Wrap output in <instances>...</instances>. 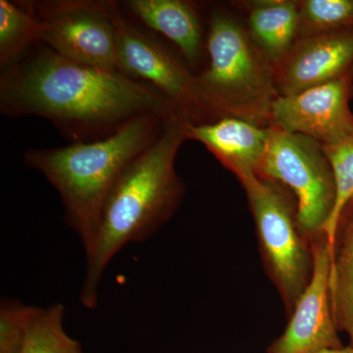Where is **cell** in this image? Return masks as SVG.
<instances>
[{
    "label": "cell",
    "instance_id": "1",
    "mask_svg": "<svg viewBox=\"0 0 353 353\" xmlns=\"http://www.w3.org/2000/svg\"><path fill=\"white\" fill-rule=\"evenodd\" d=\"M38 44L3 68V115L46 118L74 143L106 138L143 114L187 121L152 85L115 70L79 63Z\"/></svg>",
    "mask_w": 353,
    "mask_h": 353
},
{
    "label": "cell",
    "instance_id": "2",
    "mask_svg": "<svg viewBox=\"0 0 353 353\" xmlns=\"http://www.w3.org/2000/svg\"><path fill=\"white\" fill-rule=\"evenodd\" d=\"M188 121L164 125L152 145L139 153L117 179L102 205L94 245L87 253L81 303L99 304L102 276L114 257L130 243L148 240L175 213L185 187L176 174L175 160L187 141Z\"/></svg>",
    "mask_w": 353,
    "mask_h": 353
},
{
    "label": "cell",
    "instance_id": "3",
    "mask_svg": "<svg viewBox=\"0 0 353 353\" xmlns=\"http://www.w3.org/2000/svg\"><path fill=\"white\" fill-rule=\"evenodd\" d=\"M167 122L155 114H143L106 138L26 152V165L43 174L61 197L65 221L80 238L85 253L94 245L111 188Z\"/></svg>",
    "mask_w": 353,
    "mask_h": 353
},
{
    "label": "cell",
    "instance_id": "4",
    "mask_svg": "<svg viewBox=\"0 0 353 353\" xmlns=\"http://www.w3.org/2000/svg\"><path fill=\"white\" fill-rule=\"evenodd\" d=\"M205 46L208 66L196 79L208 122L234 117L270 126L272 108L280 97L275 66L248 30L230 14L215 11Z\"/></svg>",
    "mask_w": 353,
    "mask_h": 353
},
{
    "label": "cell",
    "instance_id": "5",
    "mask_svg": "<svg viewBox=\"0 0 353 353\" xmlns=\"http://www.w3.org/2000/svg\"><path fill=\"white\" fill-rule=\"evenodd\" d=\"M236 178L248 197L265 270L290 316L313 270L312 246L310 239L299 229L296 199L283 185L253 172Z\"/></svg>",
    "mask_w": 353,
    "mask_h": 353
},
{
    "label": "cell",
    "instance_id": "6",
    "mask_svg": "<svg viewBox=\"0 0 353 353\" xmlns=\"http://www.w3.org/2000/svg\"><path fill=\"white\" fill-rule=\"evenodd\" d=\"M256 175L289 188L299 229L308 239L324 232L336 201L331 165L321 143L270 125Z\"/></svg>",
    "mask_w": 353,
    "mask_h": 353
},
{
    "label": "cell",
    "instance_id": "7",
    "mask_svg": "<svg viewBox=\"0 0 353 353\" xmlns=\"http://www.w3.org/2000/svg\"><path fill=\"white\" fill-rule=\"evenodd\" d=\"M121 73L152 85L192 124L208 123L196 75L161 41L134 24L118 2L110 1Z\"/></svg>",
    "mask_w": 353,
    "mask_h": 353
},
{
    "label": "cell",
    "instance_id": "8",
    "mask_svg": "<svg viewBox=\"0 0 353 353\" xmlns=\"http://www.w3.org/2000/svg\"><path fill=\"white\" fill-rule=\"evenodd\" d=\"M29 3L43 27L41 43L79 63L120 72L109 0H41Z\"/></svg>",
    "mask_w": 353,
    "mask_h": 353
},
{
    "label": "cell",
    "instance_id": "9",
    "mask_svg": "<svg viewBox=\"0 0 353 353\" xmlns=\"http://www.w3.org/2000/svg\"><path fill=\"white\" fill-rule=\"evenodd\" d=\"M313 270L310 281L290 315L282 336L268 353H313L343 347L334 322L331 297L334 250L324 232L310 238Z\"/></svg>",
    "mask_w": 353,
    "mask_h": 353
},
{
    "label": "cell",
    "instance_id": "10",
    "mask_svg": "<svg viewBox=\"0 0 353 353\" xmlns=\"http://www.w3.org/2000/svg\"><path fill=\"white\" fill-rule=\"evenodd\" d=\"M352 94L353 69L299 94L280 95L272 108L270 125L309 137L322 145L338 143L353 132Z\"/></svg>",
    "mask_w": 353,
    "mask_h": 353
},
{
    "label": "cell",
    "instance_id": "11",
    "mask_svg": "<svg viewBox=\"0 0 353 353\" xmlns=\"http://www.w3.org/2000/svg\"><path fill=\"white\" fill-rule=\"evenodd\" d=\"M353 69V28L299 38L275 67L279 94L289 97Z\"/></svg>",
    "mask_w": 353,
    "mask_h": 353
},
{
    "label": "cell",
    "instance_id": "12",
    "mask_svg": "<svg viewBox=\"0 0 353 353\" xmlns=\"http://www.w3.org/2000/svg\"><path fill=\"white\" fill-rule=\"evenodd\" d=\"M188 139L202 143L234 176L256 174L268 143L269 127L239 118L225 117L212 122L187 123Z\"/></svg>",
    "mask_w": 353,
    "mask_h": 353
},
{
    "label": "cell",
    "instance_id": "13",
    "mask_svg": "<svg viewBox=\"0 0 353 353\" xmlns=\"http://www.w3.org/2000/svg\"><path fill=\"white\" fill-rule=\"evenodd\" d=\"M132 17L170 39L190 64H196L203 46V28L196 6L185 0H128Z\"/></svg>",
    "mask_w": 353,
    "mask_h": 353
},
{
    "label": "cell",
    "instance_id": "14",
    "mask_svg": "<svg viewBox=\"0 0 353 353\" xmlns=\"http://www.w3.org/2000/svg\"><path fill=\"white\" fill-rule=\"evenodd\" d=\"M248 34L277 66L299 39V1L260 0L245 4Z\"/></svg>",
    "mask_w": 353,
    "mask_h": 353
},
{
    "label": "cell",
    "instance_id": "15",
    "mask_svg": "<svg viewBox=\"0 0 353 353\" xmlns=\"http://www.w3.org/2000/svg\"><path fill=\"white\" fill-rule=\"evenodd\" d=\"M41 21L29 1L0 0V64L2 69L41 43Z\"/></svg>",
    "mask_w": 353,
    "mask_h": 353
},
{
    "label": "cell",
    "instance_id": "16",
    "mask_svg": "<svg viewBox=\"0 0 353 353\" xmlns=\"http://www.w3.org/2000/svg\"><path fill=\"white\" fill-rule=\"evenodd\" d=\"M331 297L336 328L348 334L353 347V214L334 245Z\"/></svg>",
    "mask_w": 353,
    "mask_h": 353
},
{
    "label": "cell",
    "instance_id": "17",
    "mask_svg": "<svg viewBox=\"0 0 353 353\" xmlns=\"http://www.w3.org/2000/svg\"><path fill=\"white\" fill-rule=\"evenodd\" d=\"M333 172L336 201L324 229L330 245L334 248L341 219L353 201V132L332 145H323Z\"/></svg>",
    "mask_w": 353,
    "mask_h": 353
},
{
    "label": "cell",
    "instance_id": "18",
    "mask_svg": "<svg viewBox=\"0 0 353 353\" xmlns=\"http://www.w3.org/2000/svg\"><path fill=\"white\" fill-rule=\"evenodd\" d=\"M65 308L55 303L39 309L20 353H83L64 328Z\"/></svg>",
    "mask_w": 353,
    "mask_h": 353
},
{
    "label": "cell",
    "instance_id": "19",
    "mask_svg": "<svg viewBox=\"0 0 353 353\" xmlns=\"http://www.w3.org/2000/svg\"><path fill=\"white\" fill-rule=\"evenodd\" d=\"M299 39L353 28V0L299 1Z\"/></svg>",
    "mask_w": 353,
    "mask_h": 353
},
{
    "label": "cell",
    "instance_id": "20",
    "mask_svg": "<svg viewBox=\"0 0 353 353\" xmlns=\"http://www.w3.org/2000/svg\"><path fill=\"white\" fill-rule=\"evenodd\" d=\"M38 306L2 297L0 303V353H20Z\"/></svg>",
    "mask_w": 353,
    "mask_h": 353
},
{
    "label": "cell",
    "instance_id": "21",
    "mask_svg": "<svg viewBox=\"0 0 353 353\" xmlns=\"http://www.w3.org/2000/svg\"><path fill=\"white\" fill-rule=\"evenodd\" d=\"M313 353H353V347L350 345V347L326 348V350H319V352Z\"/></svg>",
    "mask_w": 353,
    "mask_h": 353
}]
</instances>
